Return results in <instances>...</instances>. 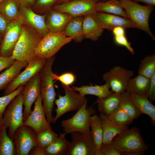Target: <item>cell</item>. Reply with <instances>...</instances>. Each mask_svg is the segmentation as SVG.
I'll return each instance as SVG.
<instances>
[{
	"label": "cell",
	"instance_id": "cell-1",
	"mask_svg": "<svg viewBox=\"0 0 155 155\" xmlns=\"http://www.w3.org/2000/svg\"><path fill=\"white\" fill-rule=\"evenodd\" d=\"M111 144L122 155H143L148 148L140 129L137 127L128 128L118 134Z\"/></svg>",
	"mask_w": 155,
	"mask_h": 155
},
{
	"label": "cell",
	"instance_id": "cell-2",
	"mask_svg": "<svg viewBox=\"0 0 155 155\" xmlns=\"http://www.w3.org/2000/svg\"><path fill=\"white\" fill-rule=\"evenodd\" d=\"M42 37L34 29L24 24L20 35L11 56L28 63L35 59V51Z\"/></svg>",
	"mask_w": 155,
	"mask_h": 155
},
{
	"label": "cell",
	"instance_id": "cell-3",
	"mask_svg": "<svg viewBox=\"0 0 155 155\" xmlns=\"http://www.w3.org/2000/svg\"><path fill=\"white\" fill-rule=\"evenodd\" d=\"M55 58L53 56L46 59L39 72L41 78L40 94L43 106L46 120L50 124L53 118L52 111L57 95L54 88L55 81L52 76V67Z\"/></svg>",
	"mask_w": 155,
	"mask_h": 155
},
{
	"label": "cell",
	"instance_id": "cell-4",
	"mask_svg": "<svg viewBox=\"0 0 155 155\" xmlns=\"http://www.w3.org/2000/svg\"><path fill=\"white\" fill-rule=\"evenodd\" d=\"M120 0L128 19L136 28L145 32L155 40V36L151 32L148 23L153 7L140 5L134 0Z\"/></svg>",
	"mask_w": 155,
	"mask_h": 155
},
{
	"label": "cell",
	"instance_id": "cell-5",
	"mask_svg": "<svg viewBox=\"0 0 155 155\" xmlns=\"http://www.w3.org/2000/svg\"><path fill=\"white\" fill-rule=\"evenodd\" d=\"M65 91V94L62 96L58 94V98L55 99V103L57 108L55 109L56 115L53 117L52 123L54 124L58 119L67 112L78 111L85 104L87 103L88 100L85 96L77 93L69 86L61 84Z\"/></svg>",
	"mask_w": 155,
	"mask_h": 155
},
{
	"label": "cell",
	"instance_id": "cell-6",
	"mask_svg": "<svg viewBox=\"0 0 155 155\" xmlns=\"http://www.w3.org/2000/svg\"><path fill=\"white\" fill-rule=\"evenodd\" d=\"M72 39V37L67 36L63 33L49 32L42 38L38 45L36 58L46 60L51 58Z\"/></svg>",
	"mask_w": 155,
	"mask_h": 155
},
{
	"label": "cell",
	"instance_id": "cell-7",
	"mask_svg": "<svg viewBox=\"0 0 155 155\" xmlns=\"http://www.w3.org/2000/svg\"><path fill=\"white\" fill-rule=\"evenodd\" d=\"M23 97L21 92L9 103L0 121V125H4L8 127L9 136L13 140L16 130L23 124Z\"/></svg>",
	"mask_w": 155,
	"mask_h": 155
},
{
	"label": "cell",
	"instance_id": "cell-8",
	"mask_svg": "<svg viewBox=\"0 0 155 155\" xmlns=\"http://www.w3.org/2000/svg\"><path fill=\"white\" fill-rule=\"evenodd\" d=\"M85 104L72 117L61 121L63 130L66 134L78 132L89 134L90 133V119L96 113L95 110L90 107L87 108Z\"/></svg>",
	"mask_w": 155,
	"mask_h": 155
},
{
	"label": "cell",
	"instance_id": "cell-9",
	"mask_svg": "<svg viewBox=\"0 0 155 155\" xmlns=\"http://www.w3.org/2000/svg\"><path fill=\"white\" fill-rule=\"evenodd\" d=\"M133 70L115 66L102 75V79L109 84L114 92L121 94L125 91L127 84L133 76Z\"/></svg>",
	"mask_w": 155,
	"mask_h": 155
},
{
	"label": "cell",
	"instance_id": "cell-10",
	"mask_svg": "<svg viewBox=\"0 0 155 155\" xmlns=\"http://www.w3.org/2000/svg\"><path fill=\"white\" fill-rule=\"evenodd\" d=\"M71 134L72 141L67 155H95L96 148L91 133L74 132Z\"/></svg>",
	"mask_w": 155,
	"mask_h": 155
},
{
	"label": "cell",
	"instance_id": "cell-11",
	"mask_svg": "<svg viewBox=\"0 0 155 155\" xmlns=\"http://www.w3.org/2000/svg\"><path fill=\"white\" fill-rule=\"evenodd\" d=\"M36 135L32 129L23 124L16 130L13 141L17 155H28L32 148L38 146Z\"/></svg>",
	"mask_w": 155,
	"mask_h": 155
},
{
	"label": "cell",
	"instance_id": "cell-12",
	"mask_svg": "<svg viewBox=\"0 0 155 155\" xmlns=\"http://www.w3.org/2000/svg\"><path fill=\"white\" fill-rule=\"evenodd\" d=\"M24 24L21 16L9 23L1 44L0 56H11L20 38L22 27Z\"/></svg>",
	"mask_w": 155,
	"mask_h": 155
},
{
	"label": "cell",
	"instance_id": "cell-13",
	"mask_svg": "<svg viewBox=\"0 0 155 155\" xmlns=\"http://www.w3.org/2000/svg\"><path fill=\"white\" fill-rule=\"evenodd\" d=\"M46 60L36 58L28 63L25 69L20 73L4 89L3 96L9 94L21 86L25 85L36 74L39 72Z\"/></svg>",
	"mask_w": 155,
	"mask_h": 155
},
{
	"label": "cell",
	"instance_id": "cell-14",
	"mask_svg": "<svg viewBox=\"0 0 155 155\" xmlns=\"http://www.w3.org/2000/svg\"><path fill=\"white\" fill-rule=\"evenodd\" d=\"M95 0H75L56 5L53 9L73 17L93 14L96 12Z\"/></svg>",
	"mask_w": 155,
	"mask_h": 155
},
{
	"label": "cell",
	"instance_id": "cell-15",
	"mask_svg": "<svg viewBox=\"0 0 155 155\" xmlns=\"http://www.w3.org/2000/svg\"><path fill=\"white\" fill-rule=\"evenodd\" d=\"M23 124L32 129L36 134L46 129H52L46 120L40 93L35 102L33 110Z\"/></svg>",
	"mask_w": 155,
	"mask_h": 155
},
{
	"label": "cell",
	"instance_id": "cell-16",
	"mask_svg": "<svg viewBox=\"0 0 155 155\" xmlns=\"http://www.w3.org/2000/svg\"><path fill=\"white\" fill-rule=\"evenodd\" d=\"M41 78L39 72L36 74L25 85L22 91L24 108V121L32 111V106L40 93Z\"/></svg>",
	"mask_w": 155,
	"mask_h": 155
},
{
	"label": "cell",
	"instance_id": "cell-17",
	"mask_svg": "<svg viewBox=\"0 0 155 155\" xmlns=\"http://www.w3.org/2000/svg\"><path fill=\"white\" fill-rule=\"evenodd\" d=\"M93 15L100 26L104 29L112 31L117 26H121L125 29L136 28L129 19L120 16L97 11Z\"/></svg>",
	"mask_w": 155,
	"mask_h": 155
},
{
	"label": "cell",
	"instance_id": "cell-18",
	"mask_svg": "<svg viewBox=\"0 0 155 155\" xmlns=\"http://www.w3.org/2000/svg\"><path fill=\"white\" fill-rule=\"evenodd\" d=\"M20 13L24 23L34 29L42 37L49 32L45 22V13L40 15L31 8L21 5Z\"/></svg>",
	"mask_w": 155,
	"mask_h": 155
},
{
	"label": "cell",
	"instance_id": "cell-19",
	"mask_svg": "<svg viewBox=\"0 0 155 155\" xmlns=\"http://www.w3.org/2000/svg\"><path fill=\"white\" fill-rule=\"evenodd\" d=\"M45 22L49 32L63 33L73 17L69 14L54 9L45 13Z\"/></svg>",
	"mask_w": 155,
	"mask_h": 155
},
{
	"label": "cell",
	"instance_id": "cell-20",
	"mask_svg": "<svg viewBox=\"0 0 155 155\" xmlns=\"http://www.w3.org/2000/svg\"><path fill=\"white\" fill-rule=\"evenodd\" d=\"M103 131L102 143H111L116 135L129 128L119 125L101 113L99 115Z\"/></svg>",
	"mask_w": 155,
	"mask_h": 155
},
{
	"label": "cell",
	"instance_id": "cell-21",
	"mask_svg": "<svg viewBox=\"0 0 155 155\" xmlns=\"http://www.w3.org/2000/svg\"><path fill=\"white\" fill-rule=\"evenodd\" d=\"M103 31L104 29L99 25L93 14L84 16L83 32L84 38L96 41L101 36Z\"/></svg>",
	"mask_w": 155,
	"mask_h": 155
},
{
	"label": "cell",
	"instance_id": "cell-22",
	"mask_svg": "<svg viewBox=\"0 0 155 155\" xmlns=\"http://www.w3.org/2000/svg\"><path fill=\"white\" fill-rule=\"evenodd\" d=\"M128 93L131 100L140 113L149 116L151 118L152 123L154 125L155 106L147 96Z\"/></svg>",
	"mask_w": 155,
	"mask_h": 155
},
{
	"label": "cell",
	"instance_id": "cell-23",
	"mask_svg": "<svg viewBox=\"0 0 155 155\" xmlns=\"http://www.w3.org/2000/svg\"><path fill=\"white\" fill-rule=\"evenodd\" d=\"M84 16L73 17L66 26L63 34L66 36L72 37L75 42L80 43L84 38L83 32Z\"/></svg>",
	"mask_w": 155,
	"mask_h": 155
},
{
	"label": "cell",
	"instance_id": "cell-24",
	"mask_svg": "<svg viewBox=\"0 0 155 155\" xmlns=\"http://www.w3.org/2000/svg\"><path fill=\"white\" fill-rule=\"evenodd\" d=\"M72 88L75 91L79 92L83 96L91 95L96 96L98 98H103L110 95L113 91L110 90L109 85L107 83L101 85H84L81 87L72 86Z\"/></svg>",
	"mask_w": 155,
	"mask_h": 155
},
{
	"label": "cell",
	"instance_id": "cell-25",
	"mask_svg": "<svg viewBox=\"0 0 155 155\" xmlns=\"http://www.w3.org/2000/svg\"><path fill=\"white\" fill-rule=\"evenodd\" d=\"M28 64L24 61L16 60L12 65L0 73V90L4 89Z\"/></svg>",
	"mask_w": 155,
	"mask_h": 155
},
{
	"label": "cell",
	"instance_id": "cell-26",
	"mask_svg": "<svg viewBox=\"0 0 155 155\" xmlns=\"http://www.w3.org/2000/svg\"><path fill=\"white\" fill-rule=\"evenodd\" d=\"M150 79L139 74L131 78L127 85L125 91L133 94L146 95L149 86Z\"/></svg>",
	"mask_w": 155,
	"mask_h": 155
},
{
	"label": "cell",
	"instance_id": "cell-27",
	"mask_svg": "<svg viewBox=\"0 0 155 155\" xmlns=\"http://www.w3.org/2000/svg\"><path fill=\"white\" fill-rule=\"evenodd\" d=\"M121 94L112 92L108 96L103 98H98L96 102L100 113L108 116L119 106Z\"/></svg>",
	"mask_w": 155,
	"mask_h": 155
},
{
	"label": "cell",
	"instance_id": "cell-28",
	"mask_svg": "<svg viewBox=\"0 0 155 155\" xmlns=\"http://www.w3.org/2000/svg\"><path fill=\"white\" fill-rule=\"evenodd\" d=\"M67 134H60L50 145L44 148L46 155H67L70 142L65 137Z\"/></svg>",
	"mask_w": 155,
	"mask_h": 155
},
{
	"label": "cell",
	"instance_id": "cell-29",
	"mask_svg": "<svg viewBox=\"0 0 155 155\" xmlns=\"http://www.w3.org/2000/svg\"><path fill=\"white\" fill-rule=\"evenodd\" d=\"M96 10V11L114 14L128 19L120 0H108L97 2Z\"/></svg>",
	"mask_w": 155,
	"mask_h": 155
},
{
	"label": "cell",
	"instance_id": "cell-30",
	"mask_svg": "<svg viewBox=\"0 0 155 155\" xmlns=\"http://www.w3.org/2000/svg\"><path fill=\"white\" fill-rule=\"evenodd\" d=\"M0 13L9 22L21 16L20 5L16 0H5L0 3Z\"/></svg>",
	"mask_w": 155,
	"mask_h": 155
},
{
	"label": "cell",
	"instance_id": "cell-31",
	"mask_svg": "<svg viewBox=\"0 0 155 155\" xmlns=\"http://www.w3.org/2000/svg\"><path fill=\"white\" fill-rule=\"evenodd\" d=\"M90 125L91 129L90 133L96 148L95 155H98L102 144L103 131L100 117L96 113L90 116Z\"/></svg>",
	"mask_w": 155,
	"mask_h": 155
},
{
	"label": "cell",
	"instance_id": "cell-32",
	"mask_svg": "<svg viewBox=\"0 0 155 155\" xmlns=\"http://www.w3.org/2000/svg\"><path fill=\"white\" fill-rule=\"evenodd\" d=\"M7 126L0 125V155H17L13 140L8 135Z\"/></svg>",
	"mask_w": 155,
	"mask_h": 155
},
{
	"label": "cell",
	"instance_id": "cell-33",
	"mask_svg": "<svg viewBox=\"0 0 155 155\" xmlns=\"http://www.w3.org/2000/svg\"><path fill=\"white\" fill-rule=\"evenodd\" d=\"M119 106L133 120L137 119L141 115L126 91L121 94Z\"/></svg>",
	"mask_w": 155,
	"mask_h": 155
},
{
	"label": "cell",
	"instance_id": "cell-34",
	"mask_svg": "<svg viewBox=\"0 0 155 155\" xmlns=\"http://www.w3.org/2000/svg\"><path fill=\"white\" fill-rule=\"evenodd\" d=\"M138 74L150 79L155 74V54L148 55L141 60L138 69Z\"/></svg>",
	"mask_w": 155,
	"mask_h": 155
},
{
	"label": "cell",
	"instance_id": "cell-35",
	"mask_svg": "<svg viewBox=\"0 0 155 155\" xmlns=\"http://www.w3.org/2000/svg\"><path fill=\"white\" fill-rule=\"evenodd\" d=\"M58 135L52 129H46L36 135L38 146L44 148L52 144L57 138Z\"/></svg>",
	"mask_w": 155,
	"mask_h": 155
},
{
	"label": "cell",
	"instance_id": "cell-36",
	"mask_svg": "<svg viewBox=\"0 0 155 155\" xmlns=\"http://www.w3.org/2000/svg\"><path fill=\"white\" fill-rule=\"evenodd\" d=\"M107 117L117 124L122 126H128L133 120L119 106Z\"/></svg>",
	"mask_w": 155,
	"mask_h": 155
},
{
	"label": "cell",
	"instance_id": "cell-37",
	"mask_svg": "<svg viewBox=\"0 0 155 155\" xmlns=\"http://www.w3.org/2000/svg\"><path fill=\"white\" fill-rule=\"evenodd\" d=\"M59 0H36L31 8L37 13L44 14L48 11L53 9L57 5Z\"/></svg>",
	"mask_w": 155,
	"mask_h": 155
},
{
	"label": "cell",
	"instance_id": "cell-38",
	"mask_svg": "<svg viewBox=\"0 0 155 155\" xmlns=\"http://www.w3.org/2000/svg\"><path fill=\"white\" fill-rule=\"evenodd\" d=\"M24 86H21L12 93L0 97V121L3 118L4 112L8 105L13 99L22 92Z\"/></svg>",
	"mask_w": 155,
	"mask_h": 155
},
{
	"label": "cell",
	"instance_id": "cell-39",
	"mask_svg": "<svg viewBox=\"0 0 155 155\" xmlns=\"http://www.w3.org/2000/svg\"><path fill=\"white\" fill-rule=\"evenodd\" d=\"M52 76L54 81H59L61 84L68 86L72 85L76 80L75 75L71 72H66L59 75L53 72Z\"/></svg>",
	"mask_w": 155,
	"mask_h": 155
},
{
	"label": "cell",
	"instance_id": "cell-40",
	"mask_svg": "<svg viewBox=\"0 0 155 155\" xmlns=\"http://www.w3.org/2000/svg\"><path fill=\"white\" fill-rule=\"evenodd\" d=\"M98 155H122L120 152L113 147L111 143H102Z\"/></svg>",
	"mask_w": 155,
	"mask_h": 155
},
{
	"label": "cell",
	"instance_id": "cell-41",
	"mask_svg": "<svg viewBox=\"0 0 155 155\" xmlns=\"http://www.w3.org/2000/svg\"><path fill=\"white\" fill-rule=\"evenodd\" d=\"M114 41L117 45L125 47L132 55L134 54V51L131 46V44L128 41L125 35L114 36Z\"/></svg>",
	"mask_w": 155,
	"mask_h": 155
},
{
	"label": "cell",
	"instance_id": "cell-42",
	"mask_svg": "<svg viewBox=\"0 0 155 155\" xmlns=\"http://www.w3.org/2000/svg\"><path fill=\"white\" fill-rule=\"evenodd\" d=\"M15 61L11 56L7 57L0 56V72L10 67Z\"/></svg>",
	"mask_w": 155,
	"mask_h": 155
},
{
	"label": "cell",
	"instance_id": "cell-43",
	"mask_svg": "<svg viewBox=\"0 0 155 155\" xmlns=\"http://www.w3.org/2000/svg\"><path fill=\"white\" fill-rule=\"evenodd\" d=\"M152 102L155 100V74L150 78V82L148 92L146 95Z\"/></svg>",
	"mask_w": 155,
	"mask_h": 155
},
{
	"label": "cell",
	"instance_id": "cell-44",
	"mask_svg": "<svg viewBox=\"0 0 155 155\" xmlns=\"http://www.w3.org/2000/svg\"><path fill=\"white\" fill-rule=\"evenodd\" d=\"M10 22L0 13V35L2 38Z\"/></svg>",
	"mask_w": 155,
	"mask_h": 155
},
{
	"label": "cell",
	"instance_id": "cell-45",
	"mask_svg": "<svg viewBox=\"0 0 155 155\" xmlns=\"http://www.w3.org/2000/svg\"><path fill=\"white\" fill-rule=\"evenodd\" d=\"M29 155H46L43 148L38 146L32 148L30 151Z\"/></svg>",
	"mask_w": 155,
	"mask_h": 155
},
{
	"label": "cell",
	"instance_id": "cell-46",
	"mask_svg": "<svg viewBox=\"0 0 155 155\" xmlns=\"http://www.w3.org/2000/svg\"><path fill=\"white\" fill-rule=\"evenodd\" d=\"M20 5L31 8L36 0H16Z\"/></svg>",
	"mask_w": 155,
	"mask_h": 155
},
{
	"label": "cell",
	"instance_id": "cell-47",
	"mask_svg": "<svg viewBox=\"0 0 155 155\" xmlns=\"http://www.w3.org/2000/svg\"><path fill=\"white\" fill-rule=\"evenodd\" d=\"M125 28L121 26L115 27L112 32L114 36H118L125 35Z\"/></svg>",
	"mask_w": 155,
	"mask_h": 155
},
{
	"label": "cell",
	"instance_id": "cell-48",
	"mask_svg": "<svg viewBox=\"0 0 155 155\" xmlns=\"http://www.w3.org/2000/svg\"><path fill=\"white\" fill-rule=\"evenodd\" d=\"M136 2H142L147 6L153 7L155 5V0H133Z\"/></svg>",
	"mask_w": 155,
	"mask_h": 155
},
{
	"label": "cell",
	"instance_id": "cell-49",
	"mask_svg": "<svg viewBox=\"0 0 155 155\" xmlns=\"http://www.w3.org/2000/svg\"><path fill=\"white\" fill-rule=\"evenodd\" d=\"M75 0H59L57 5Z\"/></svg>",
	"mask_w": 155,
	"mask_h": 155
},
{
	"label": "cell",
	"instance_id": "cell-50",
	"mask_svg": "<svg viewBox=\"0 0 155 155\" xmlns=\"http://www.w3.org/2000/svg\"><path fill=\"white\" fill-rule=\"evenodd\" d=\"M108 0H95V1H96V3L98 2H105Z\"/></svg>",
	"mask_w": 155,
	"mask_h": 155
},
{
	"label": "cell",
	"instance_id": "cell-51",
	"mask_svg": "<svg viewBox=\"0 0 155 155\" xmlns=\"http://www.w3.org/2000/svg\"><path fill=\"white\" fill-rule=\"evenodd\" d=\"M3 40V38L0 35V45H1Z\"/></svg>",
	"mask_w": 155,
	"mask_h": 155
},
{
	"label": "cell",
	"instance_id": "cell-52",
	"mask_svg": "<svg viewBox=\"0 0 155 155\" xmlns=\"http://www.w3.org/2000/svg\"><path fill=\"white\" fill-rule=\"evenodd\" d=\"M5 0H0V3Z\"/></svg>",
	"mask_w": 155,
	"mask_h": 155
},
{
	"label": "cell",
	"instance_id": "cell-53",
	"mask_svg": "<svg viewBox=\"0 0 155 155\" xmlns=\"http://www.w3.org/2000/svg\"><path fill=\"white\" fill-rule=\"evenodd\" d=\"M1 45H0V50H1Z\"/></svg>",
	"mask_w": 155,
	"mask_h": 155
}]
</instances>
